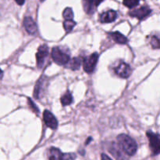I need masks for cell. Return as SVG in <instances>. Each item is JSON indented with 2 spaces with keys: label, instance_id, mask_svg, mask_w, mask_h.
Returning a JSON list of instances; mask_svg holds the SVG:
<instances>
[{
  "label": "cell",
  "instance_id": "d6986e66",
  "mask_svg": "<svg viewBox=\"0 0 160 160\" xmlns=\"http://www.w3.org/2000/svg\"><path fill=\"white\" fill-rule=\"evenodd\" d=\"M140 3V0H123V4L129 9H132L137 6Z\"/></svg>",
  "mask_w": 160,
  "mask_h": 160
},
{
  "label": "cell",
  "instance_id": "7a4b0ae2",
  "mask_svg": "<svg viewBox=\"0 0 160 160\" xmlns=\"http://www.w3.org/2000/svg\"><path fill=\"white\" fill-rule=\"evenodd\" d=\"M67 50L60 46L53 47L52 50V57L54 62L59 65H66L70 61V54Z\"/></svg>",
  "mask_w": 160,
  "mask_h": 160
},
{
  "label": "cell",
  "instance_id": "484cf974",
  "mask_svg": "<svg viewBox=\"0 0 160 160\" xmlns=\"http://www.w3.org/2000/svg\"><path fill=\"white\" fill-rule=\"evenodd\" d=\"M2 76H3V72H2V71L0 69V79H2Z\"/></svg>",
  "mask_w": 160,
  "mask_h": 160
},
{
  "label": "cell",
  "instance_id": "52a82bcc",
  "mask_svg": "<svg viewBox=\"0 0 160 160\" xmlns=\"http://www.w3.org/2000/svg\"><path fill=\"white\" fill-rule=\"evenodd\" d=\"M98 60V53H94L92 55H90L88 57H85L84 60V70L87 73H92L93 72L94 69H95V66H96L97 62Z\"/></svg>",
  "mask_w": 160,
  "mask_h": 160
},
{
  "label": "cell",
  "instance_id": "30bf717a",
  "mask_svg": "<svg viewBox=\"0 0 160 160\" xmlns=\"http://www.w3.org/2000/svg\"><path fill=\"white\" fill-rule=\"evenodd\" d=\"M108 150L117 160H128L126 155L123 153V151L116 143L111 142L108 147Z\"/></svg>",
  "mask_w": 160,
  "mask_h": 160
},
{
  "label": "cell",
  "instance_id": "9a60e30c",
  "mask_svg": "<svg viewBox=\"0 0 160 160\" xmlns=\"http://www.w3.org/2000/svg\"><path fill=\"white\" fill-rule=\"evenodd\" d=\"M110 37L112 38V40L114 42H116L117 43L119 44H126L128 42V39L123 35V34H121L119 31H114V32H111L109 34Z\"/></svg>",
  "mask_w": 160,
  "mask_h": 160
},
{
  "label": "cell",
  "instance_id": "ffe728a7",
  "mask_svg": "<svg viewBox=\"0 0 160 160\" xmlns=\"http://www.w3.org/2000/svg\"><path fill=\"white\" fill-rule=\"evenodd\" d=\"M62 16H63L65 20H73V12L70 7H67L64 9L63 13H62Z\"/></svg>",
  "mask_w": 160,
  "mask_h": 160
},
{
  "label": "cell",
  "instance_id": "e0dca14e",
  "mask_svg": "<svg viewBox=\"0 0 160 160\" xmlns=\"http://www.w3.org/2000/svg\"><path fill=\"white\" fill-rule=\"evenodd\" d=\"M61 104L63 107L67 106V105H70V104L73 102V97H72L71 93H70V91H67L66 92V93L64 95H62L60 98Z\"/></svg>",
  "mask_w": 160,
  "mask_h": 160
},
{
  "label": "cell",
  "instance_id": "2e32d148",
  "mask_svg": "<svg viewBox=\"0 0 160 160\" xmlns=\"http://www.w3.org/2000/svg\"><path fill=\"white\" fill-rule=\"evenodd\" d=\"M81 59L80 57H74L71 60V61H69L67 63V67L70 68L73 71L78 70L81 67Z\"/></svg>",
  "mask_w": 160,
  "mask_h": 160
},
{
  "label": "cell",
  "instance_id": "d4e9b609",
  "mask_svg": "<svg viewBox=\"0 0 160 160\" xmlns=\"http://www.w3.org/2000/svg\"><path fill=\"white\" fill-rule=\"evenodd\" d=\"M103 1H104V0H95V7H96V6H99V5L101 4V3H102Z\"/></svg>",
  "mask_w": 160,
  "mask_h": 160
},
{
  "label": "cell",
  "instance_id": "44dd1931",
  "mask_svg": "<svg viewBox=\"0 0 160 160\" xmlns=\"http://www.w3.org/2000/svg\"><path fill=\"white\" fill-rule=\"evenodd\" d=\"M150 42H151V45L153 49H156V50L159 49V39L157 36H152Z\"/></svg>",
  "mask_w": 160,
  "mask_h": 160
},
{
  "label": "cell",
  "instance_id": "8992f818",
  "mask_svg": "<svg viewBox=\"0 0 160 160\" xmlns=\"http://www.w3.org/2000/svg\"><path fill=\"white\" fill-rule=\"evenodd\" d=\"M147 136L149 140V146L152 152L154 155H157L160 152V141L159 136L153 132H147Z\"/></svg>",
  "mask_w": 160,
  "mask_h": 160
},
{
  "label": "cell",
  "instance_id": "603a6c76",
  "mask_svg": "<svg viewBox=\"0 0 160 160\" xmlns=\"http://www.w3.org/2000/svg\"><path fill=\"white\" fill-rule=\"evenodd\" d=\"M101 158L102 160H112L109 156H108V155H106V154H102Z\"/></svg>",
  "mask_w": 160,
  "mask_h": 160
},
{
  "label": "cell",
  "instance_id": "7402d4cb",
  "mask_svg": "<svg viewBox=\"0 0 160 160\" xmlns=\"http://www.w3.org/2000/svg\"><path fill=\"white\" fill-rule=\"evenodd\" d=\"M28 104H29L30 108H31V109H32V111H34V112L38 114V112H39L38 108V107L36 106L35 104H34V103L32 101V100H31V98H28Z\"/></svg>",
  "mask_w": 160,
  "mask_h": 160
},
{
  "label": "cell",
  "instance_id": "3957f363",
  "mask_svg": "<svg viewBox=\"0 0 160 160\" xmlns=\"http://www.w3.org/2000/svg\"><path fill=\"white\" fill-rule=\"evenodd\" d=\"M48 160H75L77 158L74 153H62L56 147H50L48 152Z\"/></svg>",
  "mask_w": 160,
  "mask_h": 160
},
{
  "label": "cell",
  "instance_id": "9c48e42d",
  "mask_svg": "<svg viewBox=\"0 0 160 160\" xmlns=\"http://www.w3.org/2000/svg\"><path fill=\"white\" fill-rule=\"evenodd\" d=\"M114 71L117 75L123 78H128L131 73V69L130 66L123 61H121L117 67H114Z\"/></svg>",
  "mask_w": 160,
  "mask_h": 160
},
{
  "label": "cell",
  "instance_id": "ac0fdd59",
  "mask_svg": "<svg viewBox=\"0 0 160 160\" xmlns=\"http://www.w3.org/2000/svg\"><path fill=\"white\" fill-rule=\"evenodd\" d=\"M75 25H76V22L73 21V20H66L63 22V28L66 32H70L74 28Z\"/></svg>",
  "mask_w": 160,
  "mask_h": 160
},
{
  "label": "cell",
  "instance_id": "ba28073f",
  "mask_svg": "<svg viewBox=\"0 0 160 160\" xmlns=\"http://www.w3.org/2000/svg\"><path fill=\"white\" fill-rule=\"evenodd\" d=\"M152 13V9H150L148 6H142V7L138 8V9H135L134 10L131 11L129 12V15L131 17H136L138 20H142L145 19L146 17H148V16L151 14Z\"/></svg>",
  "mask_w": 160,
  "mask_h": 160
},
{
  "label": "cell",
  "instance_id": "4316f807",
  "mask_svg": "<svg viewBox=\"0 0 160 160\" xmlns=\"http://www.w3.org/2000/svg\"><path fill=\"white\" fill-rule=\"evenodd\" d=\"M44 1H45V0H40V2H41V3H43Z\"/></svg>",
  "mask_w": 160,
  "mask_h": 160
},
{
  "label": "cell",
  "instance_id": "277c9868",
  "mask_svg": "<svg viewBox=\"0 0 160 160\" xmlns=\"http://www.w3.org/2000/svg\"><path fill=\"white\" fill-rule=\"evenodd\" d=\"M48 78L45 75H42L40 77L38 80L37 83H36L35 86H34V97L36 99H40L44 96L45 93L47 88H48Z\"/></svg>",
  "mask_w": 160,
  "mask_h": 160
},
{
  "label": "cell",
  "instance_id": "cb8c5ba5",
  "mask_svg": "<svg viewBox=\"0 0 160 160\" xmlns=\"http://www.w3.org/2000/svg\"><path fill=\"white\" fill-rule=\"evenodd\" d=\"M19 6H22V5L24 4L25 3V0H14Z\"/></svg>",
  "mask_w": 160,
  "mask_h": 160
},
{
  "label": "cell",
  "instance_id": "5bb4252c",
  "mask_svg": "<svg viewBox=\"0 0 160 160\" xmlns=\"http://www.w3.org/2000/svg\"><path fill=\"white\" fill-rule=\"evenodd\" d=\"M82 6L84 12L88 15H92L95 12V0H82Z\"/></svg>",
  "mask_w": 160,
  "mask_h": 160
},
{
  "label": "cell",
  "instance_id": "8fae6325",
  "mask_svg": "<svg viewBox=\"0 0 160 160\" xmlns=\"http://www.w3.org/2000/svg\"><path fill=\"white\" fill-rule=\"evenodd\" d=\"M43 119L45 121V124L48 127L56 130L58 126V122L56 120V117L50 112L48 110H45L43 112Z\"/></svg>",
  "mask_w": 160,
  "mask_h": 160
},
{
  "label": "cell",
  "instance_id": "5b68a950",
  "mask_svg": "<svg viewBox=\"0 0 160 160\" xmlns=\"http://www.w3.org/2000/svg\"><path fill=\"white\" fill-rule=\"evenodd\" d=\"M48 56V47L46 45H42L38 49L36 53V60H37V66L39 69L43 68L46 64Z\"/></svg>",
  "mask_w": 160,
  "mask_h": 160
},
{
  "label": "cell",
  "instance_id": "4fadbf2b",
  "mask_svg": "<svg viewBox=\"0 0 160 160\" xmlns=\"http://www.w3.org/2000/svg\"><path fill=\"white\" fill-rule=\"evenodd\" d=\"M117 18V13L115 10H108L106 12L102 13L100 16V21L103 24L112 23L115 21L116 19Z\"/></svg>",
  "mask_w": 160,
  "mask_h": 160
},
{
  "label": "cell",
  "instance_id": "6da1fadb",
  "mask_svg": "<svg viewBox=\"0 0 160 160\" xmlns=\"http://www.w3.org/2000/svg\"><path fill=\"white\" fill-rule=\"evenodd\" d=\"M118 145L123 153L129 156H133L138 150V144L133 138L128 135L122 133L117 136Z\"/></svg>",
  "mask_w": 160,
  "mask_h": 160
},
{
  "label": "cell",
  "instance_id": "7c38bea8",
  "mask_svg": "<svg viewBox=\"0 0 160 160\" xmlns=\"http://www.w3.org/2000/svg\"><path fill=\"white\" fill-rule=\"evenodd\" d=\"M23 26L30 35H35L38 31V27L35 21L31 17H25L23 19Z\"/></svg>",
  "mask_w": 160,
  "mask_h": 160
}]
</instances>
